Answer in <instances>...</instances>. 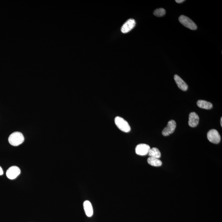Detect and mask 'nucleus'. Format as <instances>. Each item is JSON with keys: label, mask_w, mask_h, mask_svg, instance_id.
<instances>
[{"label": "nucleus", "mask_w": 222, "mask_h": 222, "mask_svg": "<svg viewBox=\"0 0 222 222\" xmlns=\"http://www.w3.org/2000/svg\"><path fill=\"white\" fill-rule=\"evenodd\" d=\"M24 141L23 134L20 132H15L12 133L8 138L10 144L13 146H18L23 143Z\"/></svg>", "instance_id": "f257e3e1"}, {"label": "nucleus", "mask_w": 222, "mask_h": 222, "mask_svg": "<svg viewBox=\"0 0 222 222\" xmlns=\"http://www.w3.org/2000/svg\"><path fill=\"white\" fill-rule=\"evenodd\" d=\"M115 124L119 129L125 133H128L131 130L128 122L120 116H116L114 119Z\"/></svg>", "instance_id": "f03ea898"}, {"label": "nucleus", "mask_w": 222, "mask_h": 222, "mask_svg": "<svg viewBox=\"0 0 222 222\" xmlns=\"http://www.w3.org/2000/svg\"><path fill=\"white\" fill-rule=\"evenodd\" d=\"M179 22L186 27L192 30L197 29V26L194 22H193L191 19L185 16L184 15H181L179 17Z\"/></svg>", "instance_id": "7ed1b4c3"}, {"label": "nucleus", "mask_w": 222, "mask_h": 222, "mask_svg": "<svg viewBox=\"0 0 222 222\" xmlns=\"http://www.w3.org/2000/svg\"><path fill=\"white\" fill-rule=\"evenodd\" d=\"M207 137L208 140L212 143L217 144L220 141V134L218 131L215 129L210 130L207 133Z\"/></svg>", "instance_id": "20e7f679"}, {"label": "nucleus", "mask_w": 222, "mask_h": 222, "mask_svg": "<svg viewBox=\"0 0 222 222\" xmlns=\"http://www.w3.org/2000/svg\"><path fill=\"white\" fill-rule=\"evenodd\" d=\"M176 123L175 121L171 120L168 122V124L165 128L162 131V135L164 136H167L172 134L174 132L176 128Z\"/></svg>", "instance_id": "39448f33"}, {"label": "nucleus", "mask_w": 222, "mask_h": 222, "mask_svg": "<svg viewBox=\"0 0 222 222\" xmlns=\"http://www.w3.org/2000/svg\"><path fill=\"white\" fill-rule=\"evenodd\" d=\"M21 170L20 168L16 166L10 167L6 171V176L10 179L13 180L16 179L20 174Z\"/></svg>", "instance_id": "423d86ee"}, {"label": "nucleus", "mask_w": 222, "mask_h": 222, "mask_svg": "<svg viewBox=\"0 0 222 222\" xmlns=\"http://www.w3.org/2000/svg\"><path fill=\"white\" fill-rule=\"evenodd\" d=\"M150 147L145 143H140L135 148V152L138 155L143 156L148 154L150 150Z\"/></svg>", "instance_id": "0eeeda50"}, {"label": "nucleus", "mask_w": 222, "mask_h": 222, "mask_svg": "<svg viewBox=\"0 0 222 222\" xmlns=\"http://www.w3.org/2000/svg\"><path fill=\"white\" fill-rule=\"evenodd\" d=\"M135 20L133 19H130L123 25L121 29V31L123 33H127L133 29L135 26Z\"/></svg>", "instance_id": "6e6552de"}, {"label": "nucleus", "mask_w": 222, "mask_h": 222, "mask_svg": "<svg viewBox=\"0 0 222 222\" xmlns=\"http://www.w3.org/2000/svg\"><path fill=\"white\" fill-rule=\"evenodd\" d=\"M199 122V117L195 112H192L189 114L188 125L191 127L194 128L198 125Z\"/></svg>", "instance_id": "1a4fd4ad"}, {"label": "nucleus", "mask_w": 222, "mask_h": 222, "mask_svg": "<svg viewBox=\"0 0 222 222\" xmlns=\"http://www.w3.org/2000/svg\"><path fill=\"white\" fill-rule=\"evenodd\" d=\"M174 79L178 87L183 91H187L188 89L187 84L177 75H174Z\"/></svg>", "instance_id": "9d476101"}, {"label": "nucleus", "mask_w": 222, "mask_h": 222, "mask_svg": "<svg viewBox=\"0 0 222 222\" xmlns=\"http://www.w3.org/2000/svg\"><path fill=\"white\" fill-rule=\"evenodd\" d=\"M83 207L85 214L88 217H91L94 214L92 205L88 200L85 201L84 202Z\"/></svg>", "instance_id": "9b49d317"}, {"label": "nucleus", "mask_w": 222, "mask_h": 222, "mask_svg": "<svg viewBox=\"0 0 222 222\" xmlns=\"http://www.w3.org/2000/svg\"><path fill=\"white\" fill-rule=\"evenodd\" d=\"M197 105L199 108L204 109H210L213 107V105L211 103L204 100L197 101Z\"/></svg>", "instance_id": "f8f14e48"}, {"label": "nucleus", "mask_w": 222, "mask_h": 222, "mask_svg": "<svg viewBox=\"0 0 222 222\" xmlns=\"http://www.w3.org/2000/svg\"><path fill=\"white\" fill-rule=\"evenodd\" d=\"M148 163L152 166L160 167L162 165V162L159 159L150 157L147 159Z\"/></svg>", "instance_id": "ddd939ff"}, {"label": "nucleus", "mask_w": 222, "mask_h": 222, "mask_svg": "<svg viewBox=\"0 0 222 222\" xmlns=\"http://www.w3.org/2000/svg\"><path fill=\"white\" fill-rule=\"evenodd\" d=\"M149 156L151 157L160 159L161 157V153L159 149L157 148L153 147L150 149L149 153Z\"/></svg>", "instance_id": "4468645a"}, {"label": "nucleus", "mask_w": 222, "mask_h": 222, "mask_svg": "<svg viewBox=\"0 0 222 222\" xmlns=\"http://www.w3.org/2000/svg\"><path fill=\"white\" fill-rule=\"evenodd\" d=\"M165 10L162 8L157 9L155 10L153 12V14L157 17H161L163 16L165 14Z\"/></svg>", "instance_id": "2eb2a0df"}, {"label": "nucleus", "mask_w": 222, "mask_h": 222, "mask_svg": "<svg viewBox=\"0 0 222 222\" xmlns=\"http://www.w3.org/2000/svg\"><path fill=\"white\" fill-rule=\"evenodd\" d=\"M175 2H177V3H180L185 2V1H184V0H176Z\"/></svg>", "instance_id": "dca6fc26"}, {"label": "nucleus", "mask_w": 222, "mask_h": 222, "mask_svg": "<svg viewBox=\"0 0 222 222\" xmlns=\"http://www.w3.org/2000/svg\"><path fill=\"white\" fill-rule=\"evenodd\" d=\"M3 174V171L2 167L0 166V175H2Z\"/></svg>", "instance_id": "f3484780"}, {"label": "nucleus", "mask_w": 222, "mask_h": 222, "mask_svg": "<svg viewBox=\"0 0 222 222\" xmlns=\"http://www.w3.org/2000/svg\"><path fill=\"white\" fill-rule=\"evenodd\" d=\"M220 124L221 126H222V118H221L220 119Z\"/></svg>", "instance_id": "a211bd4d"}]
</instances>
